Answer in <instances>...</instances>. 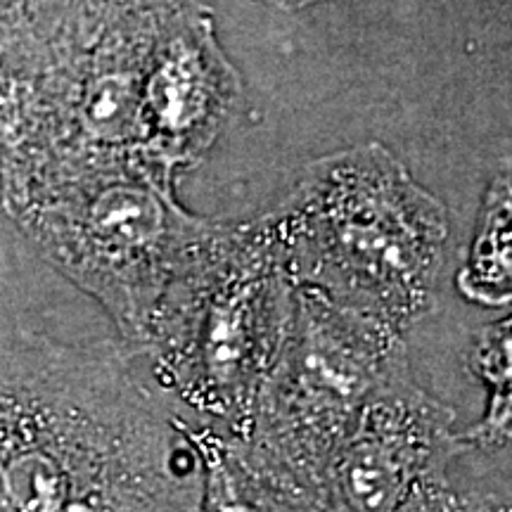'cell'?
Listing matches in <instances>:
<instances>
[{
  "label": "cell",
  "mask_w": 512,
  "mask_h": 512,
  "mask_svg": "<svg viewBox=\"0 0 512 512\" xmlns=\"http://www.w3.org/2000/svg\"><path fill=\"white\" fill-rule=\"evenodd\" d=\"M188 422L112 342L24 316L0 278V512L202 510Z\"/></svg>",
  "instance_id": "obj_1"
},
{
  "label": "cell",
  "mask_w": 512,
  "mask_h": 512,
  "mask_svg": "<svg viewBox=\"0 0 512 512\" xmlns=\"http://www.w3.org/2000/svg\"><path fill=\"white\" fill-rule=\"evenodd\" d=\"M406 332L297 287L283 349L240 437L192 427L202 510H323L328 463L370 387L406 356Z\"/></svg>",
  "instance_id": "obj_2"
},
{
  "label": "cell",
  "mask_w": 512,
  "mask_h": 512,
  "mask_svg": "<svg viewBox=\"0 0 512 512\" xmlns=\"http://www.w3.org/2000/svg\"><path fill=\"white\" fill-rule=\"evenodd\" d=\"M294 306L297 285L273 211L249 221L211 219L166 287L140 347L162 399L195 430L240 437Z\"/></svg>",
  "instance_id": "obj_3"
},
{
  "label": "cell",
  "mask_w": 512,
  "mask_h": 512,
  "mask_svg": "<svg viewBox=\"0 0 512 512\" xmlns=\"http://www.w3.org/2000/svg\"><path fill=\"white\" fill-rule=\"evenodd\" d=\"M271 211L297 287L403 332L432 311L446 207L382 143L313 159Z\"/></svg>",
  "instance_id": "obj_4"
},
{
  "label": "cell",
  "mask_w": 512,
  "mask_h": 512,
  "mask_svg": "<svg viewBox=\"0 0 512 512\" xmlns=\"http://www.w3.org/2000/svg\"><path fill=\"white\" fill-rule=\"evenodd\" d=\"M174 183L140 157H119L15 178L0 195L36 256L143 347L166 287L211 221L176 200Z\"/></svg>",
  "instance_id": "obj_5"
},
{
  "label": "cell",
  "mask_w": 512,
  "mask_h": 512,
  "mask_svg": "<svg viewBox=\"0 0 512 512\" xmlns=\"http://www.w3.org/2000/svg\"><path fill=\"white\" fill-rule=\"evenodd\" d=\"M451 408L413 380L408 356L370 387L332 453L323 510H463L448 470L467 451Z\"/></svg>",
  "instance_id": "obj_6"
},
{
  "label": "cell",
  "mask_w": 512,
  "mask_h": 512,
  "mask_svg": "<svg viewBox=\"0 0 512 512\" xmlns=\"http://www.w3.org/2000/svg\"><path fill=\"white\" fill-rule=\"evenodd\" d=\"M242 105V79L200 0L166 10L140 83L136 155L178 176L204 159Z\"/></svg>",
  "instance_id": "obj_7"
},
{
  "label": "cell",
  "mask_w": 512,
  "mask_h": 512,
  "mask_svg": "<svg viewBox=\"0 0 512 512\" xmlns=\"http://www.w3.org/2000/svg\"><path fill=\"white\" fill-rule=\"evenodd\" d=\"M512 192L510 171L496 176L486 190L470 256L458 273V290L484 306H508L512 297L510 252Z\"/></svg>",
  "instance_id": "obj_8"
},
{
  "label": "cell",
  "mask_w": 512,
  "mask_h": 512,
  "mask_svg": "<svg viewBox=\"0 0 512 512\" xmlns=\"http://www.w3.org/2000/svg\"><path fill=\"white\" fill-rule=\"evenodd\" d=\"M31 17L46 34L86 46L107 24L150 15L181 5L185 0H27Z\"/></svg>",
  "instance_id": "obj_9"
},
{
  "label": "cell",
  "mask_w": 512,
  "mask_h": 512,
  "mask_svg": "<svg viewBox=\"0 0 512 512\" xmlns=\"http://www.w3.org/2000/svg\"><path fill=\"white\" fill-rule=\"evenodd\" d=\"M475 368L489 384V411L475 430L460 434L467 448L510 446V318L482 330L475 347Z\"/></svg>",
  "instance_id": "obj_10"
},
{
  "label": "cell",
  "mask_w": 512,
  "mask_h": 512,
  "mask_svg": "<svg viewBox=\"0 0 512 512\" xmlns=\"http://www.w3.org/2000/svg\"><path fill=\"white\" fill-rule=\"evenodd\" d=\"M24 17V0H0V36Z\"/></svg>",
  "instance_id": "obj_11"
},
{
  "label": "cell",
  "mask_w": 512,
  "mask_h": 512,
  "mask_svg": "<svg viewBox=\"0 0 512 512\" xmlns=\"http://www.w3.org/2000/svg\"><path fill=\"white\" fill-rule=\"evenodd\" d=\"M261 3H266V5H273V8H278V10L297 12V10L311 8V5L328 3V0H261Z\"/></svg>",
  "instance_id": "obj_12"
}]
</instances>
